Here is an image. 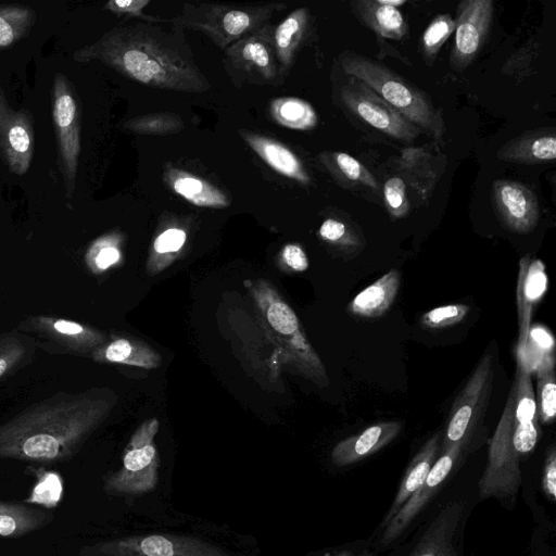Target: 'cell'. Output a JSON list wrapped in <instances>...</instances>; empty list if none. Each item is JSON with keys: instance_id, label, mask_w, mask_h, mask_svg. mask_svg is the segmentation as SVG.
I'll return each mask as SVG.
<instances>
[{"instance_id": "cell-21", "label": "cell", "mask_w": 556, "mask_h": 556, "mask_svg": "<svg viewBox=\"0 0 556 556\" xmlns=\"http://www.w3.org/2000/svg\"><path fill=\"white\" fill-rule=\"evenodd\" d=\"M498 160L518 164H540L556 157V135L553 127L528 130L503 144Z\"/></svg>"}, {"instance_id": "cell-11", "label": "cell", "mask_w": 556, "mask_h": 556, "mask_svg": "<svg viewBox=\"0 0 556 556\" xmlns=\"http://www.w3.org/2000/svg\"><path fill=\"white\" fill-rule=\"evenodd\" d=\"M493 376V358L485 353L453 403L442 452L454 443L467 445L488 407Z\"/></svg>"}, {"instance_id": "cell-46", "label": "cell", "mask_w": 556, "mask_h": 556, "mask_svg": "<svg viewBox=\"0 0 556 556\" xmlns=\"http://www.w3.org/2000/svg\"><path fill=\"white\" fill-rule=\"evenodd\" d=\"M61 493L60 477L54 472H45L34 488L30 501L52 506L60 500Z\"/></svg>"}, {"instance_id": "cell-34", "label": "cell", "mask_w": 556, "mask_h": 556, "mask_svg": "<svg viewBox=\"0 0 556 556\" xmlns=\"http://www.w3.org/2000/svg\"><path fill=\"white\" fill-rule=\"evenodd\" d=\"M36 22L28 5L0 4V49L9 48L26 37Z\"/></svg>"}, {"instance_id": "cell-20", "label": "cell", "mask_w": 556, "mask_h": 556, "mask_svg": "<svg viewBox=\"0 0 556 556\" xmlns=\"http://www.w3.org/2000/svg\"><path fill=\"white\" fill-rule=\"evenodd\" d=\"M401 430L402 424L399 421L375 424L361 433L337 443L330 455L331 462L339 467L357 463L387 446Z\"/></svg>"}, {"instance_id": "cell-43", "label": "cell", "mask_w": 556, "mask_h": 556, "mask_svg": "<svg viewBox=\"0 0 556 556\" xmlns=\"http://www.w3.org/2000/svg\"><path fill=\"white\" fill-rule=\"evenodd\" d=\"M465 304H448L434 307L421 316V325L429 329H442L459 324L469 313Z\"/></svg>"}, {"instance_id": "cell-44", "label": "cell", "mask_w": 556, "mask_h": 556, "mask_svg": "<svg viewBox=\"0 0 556 556\" xmlns=\"http://www.w3.org/2000/svg\"><path fill=\"white\" fill-rule=\"evenodd\" d=\"M383 198L391 217L403 218L409 212L405 182L400 177L389 178L383 186Z\"/></svg>"}, {"instance_id": "cell-15", "label": "cell", "mask_w": 556, "mask_h": 556, "mask_svg": "<svg viewBox=\"0 0 556 556\" xmlns=\"http://www.w3.org/2000/svg\"><path fill=\"white\" fill-rule=\"evenodd\" d=\"M34 149L31 114L25 109L14 110L0 86V159L11 173L22 176L29 169Z\"/></svg>"}, {"instance_id": "cell-35", "label": "cell", "mask_w": 556, "mask_h": 556, "mask_svg": "<svg viewBox=\"0 0 556 556\" xmlns=\"http://www.w3.org/2000/svg\"><path fill=\"white\" fill-rule=\"evenodd\" d=\"M321 162L341 182L361 185L370 189H378V182L372 174L359 161L344 152H326L320 155Z\"/></svg>"}, {"instance_id": "cell-42", "label": "cell", "mask_w": 556, "mask_h": 556, "mask_svg": "<svg viewBox=\"0 0 556 556\" xmlns=\"http://www.w3.org/2000/svg\"><path fill=\"white\" fill-rule=\"evenodd\" d=\"M554 340L551 333L541 326L530 327L528 343L523 353H517L522 356L529 365L530 370H534L541 359L553 354Z\"/></svg>"}, {"instance_id": "cell-22", "label": "cell", "mask_w": 556, "mask_h": 556, "mask_svg": "<svg viewBox=\"0 0 556 556\" xmlns=\"http://www.w3.org/2000/svg\"><path fill=\"white\" fill-rule=\"evenodd\" d=\"M97 363L124 364L144 369L157 368L161 355L149 344L136 338L112 333L91 354Z\"/></svg>"}, {"instance_id": "cell-4", "label": "cell", "mask_w": 556, "mask_h": 556, "mask_svg": "<svg viewBox=\"0 0 556 556\" xmlns=\"http://www.w3.org/2000/svg\"><path fill=\"white\" fill-rule=\"evenodd\" d=\"M343 71L363 81L420 130L435 139L445 131L442 113L419 88L384 64L354 52L341 55Z\"/></svg>"}, {"instance_id": "cell-9", "label": "cell", "mask_w": 556, "mask_h": 556, "mask_svg": "<svg viewBox=\"0 0 556 556\" xmlns=\"http://www.w3.org/2000/svg\"><path fill=\"white\" fill-rule=\"evenodd\" d=\"M80 556H230L223 547L199 538L179 534H146L84 546Z\"/></svg>"}, {"instance_id": "cell-13", "label": "cell", "mask_w": 556, "mask_h": 556, "mask_svg": "<svg viewBox=\"0 0 556 556\" xmlns=\"http://www.w3.org/2000/svg\"><path fill=\"white\" fill-rule=\"evenodd\" d=\"M16 330L30 333L60 353L89 356L104 343L108 336L89 325L54 315H33L24 318Z\"/></svg>"}, {"instance_id": "cell-51", "label": "cell", "mask_w": 556, "mask_h": 556, "mask_svg": "<svg viewBox=\"0 0 556 556\" xmlns=\"http://www.w3.org/2000/svg\"><path fill=\"white\" fill-rule=\"evenodd\" d=\"M333 556H372L371 554L369 553H363L361 555H353L352 553H349V552H343V553H340V554H337V555H333Z\"/></svg>"}, {"instance_id": "cell-37", "label": "cell", "mask_w": 556, "mask_h": 556, "mask_svg": "<svg viewBox=\"0 0 556 556\" xmlns=\"http://www.w3.org/2000/svg\"><path fill=\"white\" fill-rule=\"evenodd\" d=\"M536 370L538 419L543 424H552L556 415V378L554 354L544 356L539 363Z\"/></svg>"}, {"instance_id": "cell-45", "label": "cell", "mask_w": 556, "mask_h": 556, "mask_svg": "<svg viewBox=\"0 0 556 556\" xmlns=\"http://www.w3.org/2000/svg\"><path fill=\"white\" fill-rule=\"evenodd\" d=\"M538 420L528 424L513 422L510 443L515 455L521 457L529 454L538 441Z\"/></svg>"}, {"instance_id": "cell-17", "label": "cell", "mask_w": 556, "mask_h": 556, "mask_svg": "<svg viewBox=\"0 0 556 556\" xmlns=\"http://www.w3.org/2000/svg\"><path fill=\"white\" fill-rule=\"evenodd\" d=\"M492 204L507 230L515 233L531 232L540 218V205L535 193L526 185L509 179H496L492 184Z\"/></svg>"}, {"instance_id": "cell-7", "label": "cell", "mask_w": 556, "mask_h": 556, "mask_svg": "<svg viewBox=\"0 0 556 556\" xmlns=\"http://www.w3.org/2000/svg\"><path fill=\"white\" fill-rule=\"evenodd\" d=\"M274 29L269 23L225 50L224 66L233 84L279 86L283 74L274 46Z\"/></svg>"}, {"instance_id": "cell-10", "label": "cell", "mask_w": 556, "mask_h": 556, "mask_svg": "<svg viewBox=\"0 0 556 556\" xmlns=\"http://www.w3.org/2000/svg\"><path fill=\"white\" fill-rule=\"evenodd\" d=\"M514 396L510 389L506 406L491 439L488 463L479 481L481 497H513L521 483L520 459L511 443Z\"/></svg>"}, {"instance_id": "cell-24", "label": "cell", "mask_w": 556, "mask_h": 556, "mask_svg": "<svg viewBox=\"0 0 556 556\" xmlns=\"http://www.w3.org/2000/svg\"><path fill=\"white\" fill-rule=\"evenodd\" d=\"M400 285V273L396 269H391L356 294L346 309L359 318H378L392 306Z\"/></svg>"}, {"instance_id": "cell-39", "label": "cell", "mask_w": 556, "mask_h": 556, "mask_svg": "<svg viewBox=\"0 0 556 556\" xmlns=\"http://www.w3.org/2000/svg\"><path fill=\"white\" fill-rule=\"evenodd\" d=\"M122 236L118 232H110L93 240L85 253L87 268L94 275H100L122 258Z\"/></svg>"}, {"instance_id": "cell-26", "label": "cell", "mask_w": 556, "mask_h": 556, "mask_svg": "<svg viewBox=\"0 0 556 556\" xmlns=\"http://www.w3.org/2000/svg\"><path fill=\"white\" fill-rule=\"evenodd\" d=\"M164 179L175 193L200 207L224 208L230 202L227 195L208 181L182 169L168 168Z\"/></svg>"}, {"instance_id": "cell-29", "label": "cell", "mask_w": 556, "mask_h": 556, "mask_svg": "<svg viewBox=\"0 0 556 556\" xmlns=\"http://www.w3.org/2000/svg\"><path fill=\"white\" fill-rule=\"evenodd\" d=\"M53 519V515L23 503L0 501V536L20 538L37 531Z\"/></svg>"}, {"instance_id": "cell-23", "label": "cell", "mask_w": 556, "mask_h": 556, "mask_svg": "<svg viewBox=\"0 0 556 556\" xmlns=\"http://www.w3.org/2000/svg\"><path fill=\"white\" fill-rule=\"evenodd\" d=\"M239 134L250 148L274 170L301 184H309L311 178L303 163L285 144L247 130H240Z\"/></svg>"}, {"instance_id": "cell-33", "label": "cell", "mask_w": 556, "mask_h": 556, "mask_svg": "<svg viewBox=\"0 0 556 556\" xmlns=\"http://www.w3.org/2000/svg\"><path fill=\"white\" fill-rule=\"evenodd\" d=\"M511 391L514 396L513 422L528 424L539 421L531 370L526 359L519 355H517V369Z\"/></svg>"}, {"instance_id": "cell-2", "label": "cell", "mask_w": 556, "mask_h": 556, "mask_svg": "<svg viewBox=\"0 0 556 556\" xmlns=\"http://www.w3.org/2000/svg\"><path fill=\"white\" fill-rule=\"evenodd\" d=\"M161 23V22H159ZM159 23L118 25L76 50V62H101L124 77L151 88L204 92L211 88L198 67L182 28Z\"/></svg>"}, {"instance_id": "cell-41", "label": "cell", "mask_w": 556, "mask_h": 556, "mask_svg": "<svg viewBox=\"0 0 556 556\" xmlns=\"http://www.w3.org/2000/svg\"><path fill=\"white\" fill-rule=\"evenodd\" d=\"M455 30V20L450 14L437 15L425 29L420 49L426 64L431 65L441 47Z\"/></svg>"}, {"instance_id": "cell-16", "label": "cell", "mask_w": 556, "mask_h": 556, "mask_svg": "<svg viewBox=\"0 0 556 556\" xmlns=\"http://www.w3.org/2000/svg\"><path fill=\"white\" fill-rule=\"evenodd\" d=\"M464 443H454L442 452V455L435 459L422 484L404 503L396 515L383 528L381 544L392 543L404 530L412 523L414 518L434 496L441 484L451 473L455 464L460 457Z\"/></svg>"}, {"instance_id": "cell-49", "label": "cell", "mask_w": 556, "mask_h": 556, "mask_svg": "<svg viewBox=\"0 0 556 556\" xmlns=\"http://www.w3.org/2000/svg\"><path fill=\"white\" fill-rule=\"evenodd\" d=\"M543 488L545 493L554 500L556 496V451L554 445L549 447L546 454Z\"/></svg>"}, {"instance_id": "cell-12", "label": "cell", "mask_w": 556, "mask_h": 556, "mask_svg": "<svg viewBox=\"0 0 556 556\" xmlns=\"http://www.w3.org/2000/svg\"><path fill=\"white\" fill-rule=\"evenodd\" d=\"M339 96L354 116L395 140L414 141L420 134L416 125L355 77L349 76Z\"/></svg>"}, {"instance_id": "cell-3", "label": "cell", "mask_w": 556, "mask_h": 556, "mask_svg": "<svg viewBox=\"0 0 556 556\" xmlns=\"http://www.w3.org/2000/svg\"><path fill=\"white\" fill-rule=\"evenodd\" d=\"M258 315L264 321L265 333L287 358L290 371L301 375L318 387H327L326 368L309 343L293 308L280 296L267 279H245Z\"/></svg>"}, {"instance_id": "cell-31", "label": "cell", "mask_w": 556, "mask_h": 556, "mask_svg": "<svg viewBox=\"0 0 556 556\" xmlns=\"http://www.w3.org/2000/svg\"><path fill=\"white\" fill-rule=\"evenodd\" d=\"M269 112L277 124L295 130L312 129L318 121L313 106L308 102L294 97H282L273 100Z\"/></svg>"}, {"instance_id": "cell-18", "label": "cell", "mask_w": 556, "mask_h": 556, "mask_svg": "<svg viewBox=\"0 0 556 556\" xmlns=\"http://www.w3.org/2000/svg\"><path fill=\"white\" fill-rule=\"evenodd\" d=\"M547 290V276L541 260L525 255L519 262L517 279V307L519 337L517 353H523L528 343L533 306L541 301Z\"/></svg>"}, {"instance_id": "cell-5", "label": "cell", "mask_w": 556, "mask_h": 556, "mask_svg": "<svg viewBox=\"0 0 556 556\" xmlns=\"http://www.w3.org/2000/svg\"><path fill=\"white\" fill-rule=\"evenodd\" d=\"M286 8L283 3L236 5L228 3H184L180 13L169 22L206 35L218 48L226 50L239 39L268 24L271 15Z\"/></svg>"}, {"instance_id": "cell-36", "label": "cell", "mask_w": 556, "mask_h": 556, "mask_svg": "<svg viewBox=\"0 0 556 556\" xmlns=\"http://www.w3.org/2000/svg\"><path fill=\"white\" fill-rule=\"evenodd\" d=\"M318 235L345 260L355 257L365 245L364 238L356 228L336 218L324 220Z\"/></svg>"}, {"instance_id": "cell-27", "label": "cell", "mask_w": 556, "mask_h": 556, "mask_svg": "<svg viewBox=\"0 0 556 556\" xmlns=\"http://www.w3.org/2000/svg\"><path fill=\"white\" fill-rule=\"evenodd\" d=\"M439 433L433 434L418 451L412 459L403 480L400 484L395 498L381 521L380 527L384 528L396 515L404 503L422 484L428 472L437 459L439 450Z\"/></svg>"}, {"instance_id": "cell-50", "label": "cell", "mask_w": 556, "mask_h": 556, "mask_svg": "<svg viewBox=\"0 0 556 556\" xmlns=\"http://www.w3.org/2000/svg\"><path fill=\"white\" fill-rule=\"evenodd\" d=\"M381 4L396 8L406 3L405 0H379Z\"/></svg>"}, {"instance_id": "cell-25", "label": "cell", "mask_w": 556, "mask_h": 556, "mask_svg": "<svg viewBox=\"0 0 556 556\" xmlns=\"http://www.w3.org/2000/svg\"><path fill=\"white\" fill-rule=\"evenodd\" d=\"M356 18L378 36L402 40L408 36V25L396 8L379 0H354L350 3Z\"/></svg>"}, {"instance_id": "cell-1", "label": "cell", "mask_w": 556, "mask_h": 556, "mask_svg": "<svg viewBox=\"0 0 556 556\" xmlns=\"http://www.w3.org/2000/svg\"><path fill=\"white\" fill-rule=\"evenodd\" d=\"M117 402L109 388L60 391L0 425V459L55 464L72 459Z\"/></svg>"}, {"instance_id": "cell-19", "label": "cell", "mask_w": 556, "mask_h": 556, "mask_svg": "<svg viewBox=\"0 0 556 556\" xmlns=\"http://www.w3.org/2000/svg\"><path fill=\"white\" fill-rule=\"evenodd\" d=\"M465 504L447 503L429 525L410 556H458L456 535Z\"/></svg>"}, {"instance_id": "cell-8", "label": "cell", "mask_w": 556, "mask_h": 556, "mask_svg": "<svg viewBox=\"0 0 556 556\" xmlns=\"http://www.w3.org/2000/svg\"><path fill=\"white\" fill-rule=\"evenodd\" d=\"M51 114L56 138L58 164L71 201L75 191L80 154V112L72 83L56 73L52 83Z\"/></svg>"}, {"instance_id": "cell-6", "label": "cell", "mask_w": 556, "mask_h": 556, "mask_svg": "<svg viewBox=\"0 0 556 556\" xmlns=\"http://www.w3.org/2000/svg\"><path fill=\"white\" fill-rule=\"evenodd\" d=\"M156 418L144 420L125 447L122 466L103 479V490L114 496H141L152 492L159 481V454L154 438Z\"/></svg>"}, {"instance_id": "cell-47", "label": "cell", "mask_w": 556, "mask_h": 556, "mask_svg": "<svg viewBox=\"0 0 556 556\" xmlns=\"http://www.w3.org/2000/svg\"><path fill=\"white\" fill-rule=\"evenodd\" d=\"M150 3V0H112L104 4L103 9L115 14L129 15L142 18L144 22H166L160 17L147 15L142 10Z\"/></svg>"}, {"instance_id": "cell-32", "label": "cell", "mask_w": 556, "mask_h": 556, "mask_svg": "<svg viewBox=\"0 0 556 556\" xmlns=\"http://www.w3.org/2000/svg\"><path fill=\"white\" fill-rule=\"evenodd\" d=\"M399 167L407 176L412 186L427 198L438 179L430 155L421 148H408L401 152Z\"/></svg>"}, {"instance_id": "cell-48", "label": "cell", "mask_w": 556, "mask_h": 556, "mask_svg": "<svg viewBox=\"0 0 556 556\" xmlns=\"http://www.w3.org/2000/svg\"><path fill=\"white\" fill-rule=\"evenodd\" d=\"M279 260L290 271L302 273L308 268V260L304 250L295 243L286 244L280 252Z\"/></svg>"}, {"instance_id": "cell-40", "label": "cell", "mask_w": 556, "mask_h": 556, "mask_svg": "<svg viewBox=\"0 0 556 556\" xmlns=\"http://www.w3.org/2000/svg\"><path fill=\"white\" fill-rule=\"evenodd\" d=\"M184 128L182 119L174 113H152L127 119L122 129L140 135H168Z\"/></svg>"}, {"instance_id": "cell-14", "label": "cell", "mask_w": 556, "mask_h": 556, "mask_svg": "<svg viewBox=\"0 0 556 556\" xmlns=\"http://www.w3.org/2000/svg\"><path fill=\"white\" fill-rule=\"evenodd\" d=\"M492 0H464L456 9L454 43L450 64L454 71H465L486 42L494 16Z\"/></svg>"}, {"instance_id": "cell-38", "label": "cell", "mask_w": 556, "mask_h": 556, "mask_svg": "<svg viewBox=\"0 0 556 556\" xmlns=\"http://www.w3.org/2000/svg\"><path fill=\"white\" fill-rule=\"evenodd\" d=\"M187 240V233L181 228H168L153 241L151 254L147 263V273L155 276L169 266L178 256Z\"/></svg>"}, {"instance_id": "cell-30", "label": "cell", "mask_w": 556, "mask_h": 556, "mask_svg": "<svg viewBox=\"0 0 556 556\" xmlns=\"http://www.w3.org/2000/svg\"><path fill=\"white\" fill-rule=\"evenodd\" d=\"M36 341L14 329L0 333V379L7 378L31 362Z\"/></svg>"}, {"instance_id": "cell-28", "label": "cell", "mask_w": 556, "mask_h": 556, "mask_svg": "<svg viewBox=\"0 0 556 556\" xmlns=\"http://www.w3.org/2000/svg\"><path fill=\"white\" fill-rule=\"evenodd\" d=\"M308 21L307 8H299L274 29L273 38L278 63L286 76L290 72L294 56L304 39Z\"/></svg>"}]
</instances>
